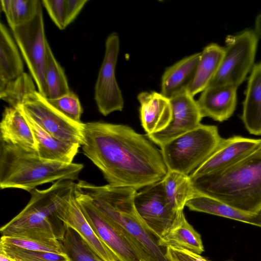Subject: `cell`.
Segmentation results:
<instances>
[{"instance_id": "5b68a950", "label": "cell", "mask_w": 261, "mask_h": 261, "mask_svg": "<svg viewBox=\"0 0 261 261\" xmlns=\"http://www.w3.org/2000/svg\"><path fill=\"white\" fill-rule=\"evenodd\" d=\"M84 168L40 158L36 151L1 141L0 188L20 189L29 192L40 185L58 180H75Z\"/></svg>"}, {"instance_id": "ffe728a7", "label": "cell", "mask_w": 261, "mask_h": 261, "mask_svg": "<svg viewBox=\"0 0 261 261\" xmlns=\"http://www.w3.org/2000/svg\"><path fill=\"white\" fill-rule=\"evenodd\" d=\"M200 57V53L193 54L167 68L162 77L161 93L169 99L188 90L195 75Z\"/></svg>"}, {"instance_id": "277c9868", "label": "cell", "mask_w": 261, "mask_h": 261, "mask_svg": "<svg viewBox=\"0 0 261 261\" xmlns=\"http://www.w3.org/2000/svg\"><path fill=\"white\" fill-rule=\"evenodd\" d=\"M76 183L58 180L49 188L31 191L24 208L0 229L2 236L62 241L66 227L59 215L74 193Z\"/></svg>"}, {"instance_id": "4316f807", "label": "cell", "mask_w": 261, "mask_h": 261, "mask_svg": "<svg viewBox=\"0 0 261 261\" xmlns=\"http://www.w3.org/2000/svg\"><path fill=\"white\" fill-rule=\"evenodd\" d=\"M0 2L11 29L32 20L41 5L39 0H1Z\"/></svg>"}, {"instance_id": "9c48e42d", "label": "cell", "mask_w": 261, "mask_h": 261, "mask_svg": "<svg viewBox=\"0 0 261 261\" xmlns=\"http://www.w3.org/2000/svg\"><path fill=\"white\" fill-rule=\"evenodd\" d=\"M17 108L52 136L64 141L82 145L84 123L64 115L36 90L24 97Z\"/></svg>"}, {"instance_id": "d6986e66", "label": "cell", "mask_w": 261, "mask_h": 261, "mask_svg": "<svg viewBox=\"0 0 261 261\" xmlns=\"http://www.w3.org/2000/svg\"><path fill=\"white\" fill-rule=\"evenodd\" d=\"M24 116L34 135L37 144L36 152L40 158L64 163H73L81 145L61 140L52 136L31 119Z\"/></svg>"}, {"instance_id": "7a4b0ae2", "label": "cell", "mask_w": 261, "mask_h": 261, "mask_svg": "<svg viewBox=\"0 0 261 261\" xmlns=\"http://www.w3.org/2000/svg\"><path fill=\"white\" fill-rule=\"evenodd\" d=\"M76 189L89 196L100 211L121 230L141 261H169L166 248L159 244V239L139 215L135 205V189L96 186L79 180Z\"/></svg>"}, {"instance_id": "ba28073f", "label": "cell", "mask_w": 261, "mask_h": 261, "mask_svg": "<svg viewBox=\"0 0 261 261\" xmlns=\"http://www.w3.org/2000/svg\"><path fill=\"white\" fill-rule=\"evenodd\" d=\"M11 30L38 91L47 98L45 73L48 43L45 35L41 4L32 20Z\"/></svg>"}, {"instance_id": "e0dca14e", "label": "cell", "mask_w": 261, "mask_h": 261, "mask_svg": "<svg viewBox=\"0 0 261 261\" xmlns=\"http://www.w3.org/2000/svg\"><path fill=\"white\" fill-rule=\"evenodd\" d=\"M237 87L229 85L208 86L196 100L202 116L222 122L233 114L237 104Z\"/></svg>"}, {"instance_id": "d590c367", "label": "cell", "mask_w": 261, "mask_h": 261, "mask_svg": "<svg viewBox=\"0 0 261 261\" xmlns=\"http://www.w3.org/2000/svg\"><path fill=\"white\" fill-rule=\"evenodd\" d=\"M88 0H65L66 26L75 19Z\"/></svg>"}, {"instance_id": "3957f363", "label": "cell", "mask_w": 261, "mask_h": 261, "mask_svg": "<svg viewBox=\"0 0 261 261\" xmlns=\"http://www.w3.org/2000/svg\"><path fill=\"white\" fill-rule=\"evenodd\" d=\"M191 179L197 193L217 199L246 213L259 214L261 144L230 167Z\"/></svg>"}, {"instance_id": "e575fe53", "label": "cell", "mask_w": 261, "mask_h": 261, "mask_svg": "<svg viewBox=\"0 0 261 261\" xmlns=\"http://www.w3.org/2000/svg\"><path fill=\"white\" fill-rule=\"evenodd\" d=\"M166 256L169 261H210L199 254L171 247H166Z\"/></svg>"}, {"instance_id": "52a82bcc", "label": "cell", "mask_w": 261, "mask_h": 261, "mask_svg": "<svg viewBox=\"0 0 261 261\" xmlns=\"http://www.w3.org/2000/svg\"><path fill=\"white\" fill-rule=\"evenodd\" d=\"M258 38L254 31L249 30L227 36L220 67L209 86L229 85L238 88L253 67Z\"/></svg>"}, {"instance_id": "9a60e30c", "label": "cell", "mask_w": 261, "mask_h": 261, "mask_svg": "<svg viewBox=\"0 0 261 261\" xmlns=\"http://www.w3.org/2000/svg\"><path fill=\"white\" fill-rule=\"evenodd\" d=\"M59 219L65 227L74 230L101 260L119 261L90 225L76 201L75 192L61 211Z\"/></svg>"}, {"instance_id": "5bb4252c", "label": "cell", "mask_w": 261, "mask_h": 261, "mask_svg": "<svg viewBox=\"0 0 261 261\" xmlns=\"http://www.w3.org/2000/svg\"><path fill=\"white\" fill-rule=\"evenodd\" d=\"M261 139L240 136L222 138L209 157L191 174V178L218 171L236 164L255 149Z\"/></svg>"}, {"instance_id": "8d00e7d4", "label": "cell", "mask_w": 261, "mask_h": 261, "mask_svg": "<svg viewBox=\"0 0 261 261\" xmlns=\"http://www.w3.org/2000/svg\"><path fill=\"white\" fill-rule=\"evenodd\" d=\"M254 32L258 37H261V13L256 18Z\"/></svg>"}, {"instance_id": "484cf974", "label": "cell", "mask_w": 261, "mask_h": 261, "mask_svg": "<svg viewBox=\"0 0 261 261\" xmlns=\"http://www.w3.org/2000/svg\"><path fill=\"white\" fill-rule=\"evenodd\" d=\"M162 181L167 200L176 211L183 210L187 202L197 194L190 175L168 170Z\"/></svg>"}, {"instance_id": "d6a6232c", "label": "cell", "mask_w": 261, "mask_h": 261, "mask_svg": "<svg viewBox=\"0 0 261 261\" xmlns=\"http://www.w3.org/2000/svg\"><path fill=\"white\" fill-rule=\"evenodd\" d=\"M49 102L70 119L82 122L83 109L78 97L72 91L54 99L47 98Z\"/></svg>"}, {"instance_id": "f1b7e54d", "label": "cell", "mask_w": 261, "mask_h": 261, "mask_svg": "<svg viewBox=\"0 0 261 261\" xmlns=\"http://www.w3.org/2000/svg\"><path fill=\"white\" fill-rule=\"evenodd\" d=\"M33 78L24 73L15 80L0 83V98L8 103L10 107H17L24 97L36 90Z\"/></svg>"}, {"instance_id": "cb8c5ba5", "label": "cell", "mask_w": 261, "mask_h": 261, "mask_svg": "<svg viewBox=\"0 0 261 261\" xmlns=\"http://www.w3.org/2000/svg\"><path fill=\"white\" fill-rule=\"evenodd\" d=\"M224 53V47L214 43L207 45L200 53L195 75L188 89L192 96L210 86L219 69Z\"/></svg>"}, {"instance_id": "4dcf8cb0", "label": "cell", "mask_w": 261, "mask_h": 261, "mask_svg": "<svg viewBox=\"0 0 261 261\" xmlns=\"http://www.w3.org/2000/svg\"><path fill=\"white\" fill-rule=\"evenodd\" d=\"M0 252L14 261H70L66 254L31 250L1 243Z\"/></svg>"}, {"instance_id": "6da1fadb", "label": "cell", "mask_w": 261, "mask_h": 261, "mask_svg": "<svg viewBox=\"0 0 261 261\" xmlns=\"http://www.w3.org/2000/svg\"><path fill=\"white\" fill-rule=\"evenodd\" d=\"M83 135L84 154L111 186L137 191L162 180L168 172L161 150L128 125L84 123Z\"/></svg>"}, {"instance_id": "f546056e", "label": "cell", "mask_w": 261, "mask_h": 261, "mask_svg": "<svg viewBox=\"0 0 261 261\" xmlns=\"http://www.w3.org/2000/svg\"><path fill=\"white\" fill-rule=\"evenodd\" d=\"M65 227L64 238L61 242L70 261H102L74 230Z\"/></svg>"}, {"instance_id": "8fae6325", "label": "cell", "mask_w": 261, "mask_h": 261, "mask_svg": "<svg viewBox=\"0 0 261 261\" xmlns=\"http://www.w3.org/2000/svg\"><path fill=\"white\" fill-rule=\"evenodd\" d=\"M75 196L90 225L119 261H141L118 227L96 206L92 199L76 188Z\"/></svg>"}, {"instance_id": "1f68e13d", "label": "cell", "mask_w": 261, "mask_h": 261, "mask_svg": "<svg viewBox=\"0 0 261 261\" xmlns=\"http://www.w3.org/2000/svg\"><path fill=\"white\" fill-rule=\"evenodd\" d=\"M0 243L31 250L65 254L62 243L57 239L41 240L2 236Z\"/></svg>"}, {"instance_id": "d4e9b609", "label": "cell", "mask_w": 261, "mask_h": 261, "mask_svg": "<svg viewBox=\"0 0 261 261\" xmlns=\"http://www.w3.org/2000/svg\"><path fill=\"white\" fill-rule=\"evenodd\" d=\"M18 48L6 27L0 23V83L16 79L24 73Z\"/></svg>"}, {"instance_id": "7402d4cb", "label": "cell", "mask_w": 261, "mask_h": 261, "mask_svg": "<svg viewBox=\"0 0 261 261\" xmlns=\"http://www.w3.org/2000/svg\"><path fill=\"white\" fill-rule=\"evenodd\" d=\"M242 119L251 134L261 135V62L252 68L243 102Z\"/></svg>"}, {"instance_id": "44dd1931", "label": "cell", "mask_w": 261, "mask_h": 261, "mask_svg": "<svg viewBox=\"0 0 261 261\" xmlns=\"http://www.w3.org/2000/svg\"><path fill=\"white\" fill-rule=\"evenodd\" d=\"M159 244L164 248L171 247L199 255L204 251L200 234L187 221L183 210L178 212L171 226L159 239Z\"/></svg>"}, {"instance_id": "74e56055", "label": "cell", "mask_w": 261, "mask_h": 261, "mask_svg": "<svg viewBox=\"0 0 261 261\" xmlns=\"http://www.w3.org/2000/svg\"><path fill=\"white\" fill-rule=\"evenodd\" d=\"M0 261H14L6 255L0 252Z\"/></svg>"}, {"instance_id": "30bf717a", "label": "cell", "mask_w": 261, "mask_h": 261, "mask_svg": "<svg viewBox=\"0 0 261 261\" xmlns=\"http://www.w3.org/2000/svg\"><path fill=\"white\" fill-rule=\"evenodd\" d=\"M118 34L113 32L105 42L103 59L94 87V99L99 112L106 116L124 107L122 92L115 76V68L119 51Z\"/></svg>"}, {"instance_id": "836d02e7", "label": "cell", "mask_w": 261, "mask_h": 261, "mask_svg": "<svg viewBox=\"0 0 261 261\" xmlns=\"http://www.w3.org/2000/svg\"><path fill=\"white\" fill-rule=\"evenodd\" d=\"M49 16L60 30L66 28L65 0H43L41 1Z\"/></svg>"}, {"instance_id": "2e32d148", "label": "cell", "mask_w": 261, "mask_h": 261, "mask_svg": "<svg viewBox=\"0 0 261 261\" xmlns=\"http://www.w3.org/2000/svg\"><path fill=\"white\" fill-rule=\"evenodd\" d=\"M137 99L141 125L146 134L158 133L168 126L172 116L168 98L155 91H144L139 93Z\"/></svg>"}, {"instance_id": "7c38bea8", "label": "cell", "mask_w": 261, "mask_h": 261, "mask_svg": "<svg viewBox=\"0 0 261 261\" xmlns=\"http://www.w3.org/2000/svg\"><path fill=\"white\" fill-rule=\"evenodd\" d=\"M134 202L140 216L159 239L171 226L179 211L168 202L162 180L137 192Z\"/></svg>"}, {"instance_id": "ac0fdd59", "label": "cell", "mask_w": 261, "mask_h": 261, "mask_svg": "<svg viewBox=\"0 0 261 261\" xmlns=\"http://www.w3.org/2000/svg\"><path fill=\"white\" fill-rule=\"evenodd\" d=\"M0 141L36 151L37 144L27 118L17 107L5 109L0 123Z\"/></svg>"}, {"instance_id": "603a6c76", "label": "cell", "mask_w": 261, "mask_h": 261, "mask_svg": "<svg viewBox=\"0 0 261 261\" xmlns=\"http://www.w3.org/2000/svg\"><path fill=\"white\" fill-rule=\"evenodd\" d=\"M186 206L192 211L207 213L261 227V213H246L217 199L198 193L187 202Z\"/></svg>"}, {"instance_id": "4fadbf2b", "label": "cell", "mask_w": 261, "mask_h": 261, "mask_svg": "<svg viewBox=\"0 0 261 261\" xmlns=\"http://www.w3.org/2000/svg\"><path fill=\"white\" fill-rule=\"evenodd\" d=\"M169 100L172 116L168 126L158 133L146 134L149 140L160 147L198 127L203 118L197 101L188 90L175 95Z\"/></svg>"}, {"instance_id": "83f0119b", "label": "cell", "mask_w": 261, "mask_h": 261, "mask_svg": "<svg viewBox=\"0 0 261 261\" xmlns=\"http://www.w3.org/2000/svg\"><path fill=\"white\" fill-rule=\"evenodd\" d=\"M45 76L47 98H56L70 91L64 71L56 59L49 44L47 47Z\"/></svg>"}, {"instance_id": "8992f818", "label": "cell", "mask_w": 261, "mask_h": 261, "mask_svg": "<svg viewBox=\"0 0 261 261\" xmlns=\"http://www.w3.org/2000/svg\"><path fill=\"white\" fill-rule=\"evenodd\" d=\"M222 138L216 126L201 124L165 143L160 150L168 170L190 175L213 152Z\"/></svg>"}]
</instances>
